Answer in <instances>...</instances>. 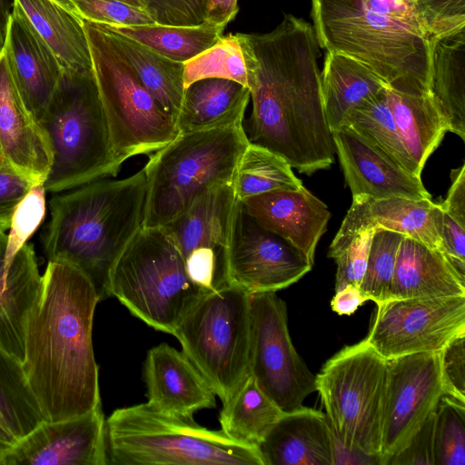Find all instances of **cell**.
<instances>
[{
	"mask_svg": "<svg viewBox=\"0 0 465 465\" xmlns=\"http://www.w3.org/2000/svg\"><path fill=\"white\" fill-rule=\"evenodd\" d=\"M255 56L248 139L312 174L334 162L318 65L320 45L311 24L285 14L271 32L249 34Z\"/></svg>",
	"mask_w": 465,
	"mask_h": 465,
	"instance_id": "obj_1",
	"label": "cell"
},
{
	"mask_svg": "<svg viewBox=\"0 0 465 465\" xmlns=\"http://www.w3.org/2000/svg\"><path fill=\"white\" fill-rule=\"evenodd\" d=\"M76 267L48 262L39 301L25 326L23 370L46 421L83 415L101 404L92 330L100 302Z\"/></svg>",
	"mask_w": 465,
	"mask_h": 465,
	"instance_id": "obj_2",
	"label": "cell"
},
{
	"mask_svg": "<svg viewBox=\"0 0 465 465\" xmlns=\"http://www.w3.org/2000/svg\"><path fill=\"white\" fill-rule=\"evenodd\" d=\"M320 47L361 63L398 92L429 95L434 38L417 0H311Z\"/></svg>",
	"mask_w": 465,
	"mask_h": 465,
	"instance_id": "obj_3",
	"label": "cell"
},
{
	"mask_svg": "<svg viewBox=\"0 0 465 465\" xmlns=\"http://www.w3.org/2000/svg\"><path fill=\"white\" fill-rule=\"evenodd\" d=\"M146 189L143 168L124 179H99L54 195L43 236L48 262L76 267L91 280L100 300L109 298L110 270L143 226Z\"/></svg>",
	"mask_w": 465,
	"mask_h": 465,
	"instance_id": "obj_4",
	"label": "cell"
},
{
	"mask_svg": "<svg viewBox=\"0 0 465 465\" xmlns=\"http://www.w3.org/2000/svg\"><path fill=\"white\" fill-rule=\"evenodd\" d=\"M105 430L112 465H264L258 446L148 401L114 411Z\"/></svg>",
	"mask_w": 465,
	"mask_h": 465,
	"instance_id": "obj_5",
	"label": "cell"
},
{
	"mask_svg": "<svg viewBox=\"0 0 465 465\" xmlns=\"http://www.w3.org/2000/svg\"><path fill=\"white\" fill-rule=\"evenodd\" d=\"M250 143L243 123L179 134L146 164L143 227H159L185 212L200 196L232 183Z\"/></svg>",
	"mask_w": 465,
	"mask_h": 465,
	"instance_id": "obj_6",
	"label": "cell"
},
{
	"mask_svg": "<svg viewBox=\"0 0 465 465\" xmlns=\"http://www.w3.org/2000/svg\"><path fill=\"white\" fill-rule=\"evenodd\" d=\"M39 124L53 159L44 183L46 192L62 193L115 176L108 126L92 71H64Z\"/></svg>",
	"mask_w": 465,
	"mask_h": 465,
	"instance_id": "obj_7",
	"label": "cell"
},
{
	"mask_svg": "<svg viewBox=\"0 0 465 465\" xmlns=\"http://www.w3.org/2000/svg\"><path fill=\"white\" fill-rule=\"evenodd\" d=\"M109 297L136 318L169 334L206 293L187 275L181 253L162 226L143 227L114 262Z\"/></svg>",
	"mask_w": 465,
	"mask_h": 465,
	"instance_id": "obj_8",
	"label": "cell"
},
{
	"mask_svg": "<svg viewBox=\"0 0 465 465\" xmlns=\"http://www.w3.org/2000/svg\"><path fill=\"white\" fill-rule=\"evenodd\" d=\"M83 23L115 160L122 165L160 150L178 135L175 121L142 85L108 35L95 23Z\"/></svg>",
	"mask_w": 465,
	"mask_h": 465,
	"instance_id": "obj_9",
	"label": "cell"
},
{
	"mask_svg": "<svg viewBox=\"0 0 465 465\" xmlns=\"http://www.w3.org/2000/svg\"><path fill=\"white\" fill-rule=\"evenodd\" d=\"M173 335L226 404L250 375V294L232 285L204 294Z\"/></svg>",
	"mask_w": 465,
	"mask_h": 465,
	"instance_id": "obj_10",
	"label": "cell"
},
{
	"mask_svg": "<svg viewBox=\"0 0 465 465\" xmlns=\"http://www.w3.org/2000/svg\"><path fill=\"white\" fill-rule=\"evenodd\" d=\"M386 381L387 360L365 339L342 348L315 376L327 421L345 446L381 457Z\"/></svg>",
	"mask_w": 465,
	"mask_h": 465,
	"instance_id": "obj_11",
	"label": "cell"
},
{
	"mask_svg": "<svg viewBox=\"0 0 465 465\" xmlns=\"http://www.w3.org/2000/svg\"><path fill=\"white\" fill-rule=\"evenodd\" d=\"M287 320L286 304L276 292L250 294V374L283 412L304 407L316 391L315 375L296 351Z\"/></svg>",
	"mask_w": 465,
	"mask_h": 465,
	"instance_id": "obj_12",
	"label": "cell"
},
{
	"mask_svg": "<svg viewBox=\"0 0 465 465\" xmlns=\"http://www.w3.org/2000/svg\"><path fill=\"white\" fill-rule=\"evenodd\" d=\"M240 202L232 183L222 185L162 226L181 253L188 277L204 293L231 285L228 255Z\"/></svg>",
	"mask_w": 465,
	"mask_h": 465,
	"instance_id": "obj_13",
	"label": "cell"
},
{
	"mask_svg": "<svg viewBox=\"0 0 465 465\" xmlns=\"http://www.w3.org/2000/svg\"><path fill=\"white\" fill-rule=\"evenodd\" d=\"M465 332V296L389 299L377 305L365 338L385 360L437 352Z\"/></svg>",
	"mask_w": 465,
	"mask_h": 465,
	"instance_id": "obj_14",
	"label": "cell"
},
{
	"mask_svg": "<svg viewBox=\"0 0 465 465\" xmlns=\"http://www.w3.org/2000/svg\"><path fill=\"white\" fill-rule=\"evenodd\" d=\"M444 394L440 351L420 352L387 360L381 460L402 450Z\"/></svg>",
	"mask_w": 465,
	"mask_h": 465,
	"instance_id": "obj_15",
	"label": "cell"
},
{
	"mask_svg": "<svg viewBox=\"0 0 465 465\" xmlns=\"http://www.w3.org/2000/svg\"><path fill=\"white\" fill-rule=\"evenodd\" d=\"M306 256L260 226L240 202L228 255L230 284L249 294L276 292L311 271Z\"/></svg>",
	"mask_w": 465,
	"mask_h": 465,
	"instance_id": "obj_16",
	"label": "cell"
},
{
	"mask_svg": "<svg viewBox=\"0 0 465 465\" xmlns=\"http://www.w3.org/2000/svg\"><path fill=\"white\" fill-rule=\"evenodd\" d=\"M102 404L71 419L43 421L0 456V465H108Z\"/></svg>",
	"mask_w": 465,
	"mask_h": 465,
	"instance_id": "obj_17",
	"label": "cell"
},
{
	"mask_svg": "<svg viewBox=\"0 0 465 465\" xmlns=\"http://www.w3.org/2000/svg\"><path fill=\"white\" fill-rule=\"evenodd\" d=\"M443 210L431 199L352 196V203L332 240L327 256L334 259L360 232L382 228L441 250ZM441 252V251H440Z\"/></svg>",
	"mask_w": 465,
	"mask_h": 465,
	"instance_id": "obj_18",
	"label": "cell"
},
{
	"mask_svg": "<svg viewBox=\"0 0 465 465\" xmlns=\"http://www.w3.org/2000/svg\"><path fill=\"white\" fill-rule=\"evenodd\" d=\"M2 50L25 104L39 122L64 69L15 0Z\"/></svg>",
	"mask_w": 465,
	"mask_h": 465,
	"instance_id": "obj_19",
	"label": "cell"
},
{
	"mask_svg": "<svg viewBox=\"0 0 465 465\" xmlns=\"http://www.w3.org/2000/svg\"><path fill=\"white\" fill-rule=\"evenodd\" d=\"M332 138L352 196L430 198L420 177L407 173L350 127L333 131Z\"/></svg>",
	"mask_w": 465,
	"mask_h": 465,
	"instance_id": "obj_20",
	"label": "cell"
},
{
	"mask_svg": "<svg viewBox=\"0 0 465 465\" xmlns=\"http://www.w3.org/2000/svg\"><path fill=\"white\" fill-rule=\"evenodd\" d=\"M0 144L4 159L34 183H44L53 153L39 122L25 104L0 52Z\"/></svg>",
	"mask_w": 465,
	"mask_h": 465,
	"instance_id": "obj_21",
	"label": "cell"
},
{
	"mask_svg": "<svg viewBox=\"0 0 465 465\" xmlns=\"http://www.w3.org/2000/svg\"><path fill=\"white\" fill-rule=\"evenodd\" d=\"M242 203L260 226L284 239L314 263L317 243L331 217L322 201L302 185L298 190L253 196Z\"/></svg>",
	"mask_w": 465,
	"mask_h": 465,
	"instance_id": "obj_22",
	"label": "cell"
},
{
	"mask_svg": "<svg viewBox=\"0 0 465 465\" xmlns=\"http://www.w3.org/2000/svg\"><path fill=\"white\" fill-rule=\"evenodd\" d=\"M143 378L147 401L186 417L216 406L215 393L183 351L161 343L147 351Z\"/></svg>",
	"mask_w": 465,
	"mask_h": 465,
	"instance_id": "obj_23",
	"label": "cell"
},
{
	"mask_svg": "<svg viewBox=\"0 0 465 465\" xmlns=\"http://www.w3.org/2000/svg\"><path fill=\"white\" fill-rule=\"evenodd\" d=\"M7 234L0 229V345L21 362L28 317L40 299V274L33 244L25 243L5 263Z\"/></svg>",
	"mask_w": 465,
	"mask_h": 465,
	"instance_id": "obj_24",
	"label": "cell"
},
{
	"mask_svg": "<svg viewBox=\"0 0 465 465\" xmlns=\"http://www.w3.org/2000/svg\"><path fill=\"white\" fill-rule=\"evenodd\" d=\"M264 465H333L332 431L323 412H283L258 444Z\"/></svg>",
	"mask_w": 465,
	"mask_h": 465,
	"instance_id": "obj_25",
	"label": "cell"
},
{
	"mask_svg": "<svg viewBox=\"0 0 465 465\" xmlns=\"http://www.w3.org/2000/svg\"><path fill=\"white\" fill-rule=\"evenodd\" d=\"M465 296V278L442 252L404 236L397 254L390 299Z\"/></svg>",
	"mask_w": 465,
	"mask_h": 465,
	"instance_id": "obj_26",
	"label": "cell"
},
{
	"mask_svg": "<svg viewBox=\"0 0 465 465\" xmlns=\"http://www.w3.org/2000/svg\"><path fill=\"white\" fill-rule=\"evenodd\" d=\"M249 88L222 78L196 81L185 88L175 120L179 134L207 131L243 123Z\"/></svg>",
	"mask_w": 465,
	"mask_h": 465,
	"instance_id": "obj_27",
	"label": "cell"
},
{
	"mask_svg": "<svg viewBox=\"0 0 465 465\" xmlns=\"http://www.w3.org/2000/svg\"><path fill=\"white\" fill-rule=\"evenodd\" d=\"M386 87V83L361 63L340 53L327 52L321 72V89L331 133L343 126L352 109Z\"/></svg>",
	"mask_w": 465,
	"mask_h": 465,
	"instance_id": "obj_28",
	"label": "cell"
},
{
	"mask_svg": "<svg viewBox=\"0 0 465 465\" xmlns=\"http://www.w3.org/2000/svg\"><path fill=\"white\" fill-rule=\"evenodd\" d=\"M429 95L447 131L465 141V30L434 41Z\"/></svg>",
	"mask_w": 465,
	"mask_h": 465,
	"instance_id": "obj_29",
	"label": "cell"
},
{
	"mask_svg": "<svg viewBox=\"0 0 465 465\" xmlns=\"http://www.w3.org/2000/svg\"><path fill=\"white\" fill-rule=\"evenodd\" d=\"M32 25L52 49L63 68L75 73L92 71L83 19L54 0H15Z\"/></svg>",
	"mask_w": 465,
	"mask_h": 465,
	"instance_id": "obj_30",
	"label": "cell"
},
{
	"mask_svg": "<svg viewBox=\"0 0 465 465\" xmlns=\"http://www.w3.org/2000/svg\"><path fill=\"white\" fill-rule=\"evenodd\" d=\"M95 24L108 35L142 85L175 121L185 91L184 63L172 60L143 44Z\"/></svg>",
	"mask_w": 465,
	"mask_h": 465,
	"instance_id": "obj_31",
	"label": "cell"
},
{
	"mask_svg": "<svg viewBox=\"0 0 465 465\" xmlns=\"http://www.w3.org/2000/svg\"><path fill=\"white\" fill-rule=\"evenodd\" d=\"M388 104L400 140L422 172L427 159L439 146L447 131L430 95H416L388 87Z\"/></svg>",
	"mask_w": 465,
	"mask_h": 465,
	"instance_id": "obj_32",
	"label": "cell"
},
{
	"mask_svg": "<svg viewBox=\"0 0 465 465\" xmlns=\"http://www.w3.org/2000/svg\"><path fill=\"white\" fill-rule=\"evenodd\" d=\"M283 411L250 374L219 414L221 430L231 439L258 446Z\"/></svg>",
	"mask_w": 465,
	"mask_h": 465,
	"instance_id": "obj_33",
	"label": "cell"
},
{
	"mask_svg": "<svg viewBox=\"0 0 465 465\" xmlns=\"http://www.w3.org/2000/svg\"><path fill=\"white\" fill-rule=\"evenodd\" d=\"M255 56L249 34L230 33L184 63L183 85L206 78H222L249 88Z\"/></svg>",
	"mask_w": 465,
	"mask_h": 465,
	"instance_id": "obj_34",
	"label": "cell"
},
{
	"mask_svg": "<svg viewBox=\"0 0 465 465\" xmlns=\"http://www.w3.org/2000/svg\"><path fill=\"white\" fill-rule=\"evenodd\" d=\"M105 28L127 36L155 50L163 55L182 63L213 45L224 27L203 23L195 26H172L158 24L143 25H110Z\"/></svg>",
	"mask_w": 465,
	"mask_h": 465,
	"instance_id": "obj_35",
	"label": "cell"
},
{
	"mask_svg": "<svg viewBox=\"0 0 465 465\" xmlns=\"http://www.w3.org/2000/svg\"><path fill=\"white\" fill-rule=\"evenodd\" d=\"M388 87L352 109L343 126H348L407 173L420 177L421 172L398 135L387 99ZM342 127V126H341Z\"/></svg>",
	"mask_w": 465,
	"mask_h": 465,
	"instance_id": "obj_36",
	"label": "cell"
},
{
	"mask_svg": "<svg viewBox=\"0 0 465 465\" xmlns=\"http://www.w3.org/2000/svg\"><path fill=\"white\" fill-rule=\"evenodd\" d=\"M43 421L22 362L0 345V423L17 441Z\"/></svg>",
	"mask_w": 465,
	"mask_h": 465,
	"instance_id": "obj_37",
	"label": "cell"
},
{
	"mask_svg": "<svg viewBox=\"0 0 465 465\" xmlns=\"http://www.w3.org/2000/svg\"><path fill=\"white\" fill-rule=\"evenodd\" d=\"M232 185L238 200L243 202L274 191L298 190L302 183L283 158L250 143L237 163Z\"/></svg>",
	"mask_w": 465,
	"mask_h": 465,
	"instance_id": "obj_38",
	"label": "cell"
},
{
	"mask_svg": "<svg viewBox=\"0 0 465 465\" xmlns=\"http://www.w3.org/2000/svg\"><path fill=\"white\" fill-rule=\"evenodd\" d=\"M404 235L374 228L368 262L360 290L366 300L377 305L390 299V289L400 244Z\"/></svg>",
	"mask_w": 465,
	"mask_h": 465,
	"instance_id": "obj_39",
	"label": "cell"
},
{
	"mask_svg": "<svg viewBox=\"0 0 465 465\" xmlns=\"http://www.w3.org/2000/svg\"><path fill=\"white\" fill-rule=\"evenodd\" d=\"M434 465L465 464V402L443 394L435 410Z\"/></svg>",
	"mask_w": 465,
	"mask_h": 465,
	"instance_id": "obj_40",
	"label": "cell"
},
{
	"mask_svg": "<svg viewBox=\"0 0 465 465\" xmlns=\"http://www.w3.org/2000/svg\"><path fill=\"white\" fill-rule=\"evenodd\" d=\"M45 193L44 183L34 184L16 206L7 233V265L42 223L45 214Z\"/></svg>",
	"mask_w": 465,
	"mask_h": 465,
	"instance_id": "obj_41",
	"label": "cell"
},
{
	"mask_svg": "<svg viewBox=\"0 0 465 465\" xmlns=\"http://www.w3.org/2000/svg\"><path fill=\"white\" fill-rule=\"evenodd\" d=\"M82 19L110 25L156 24L143 8L119 0H72Z\"/></svg>",
	"mask_w": 465,
	"mask_h": 465,
	"instance_id": "obj_42",
	"label": "cell"
},
{
	"mask_svg": "<svg viewBox=\"0 0 465 465\" xmlns=\"http://www.w3.org/2000/svg\"><path fill=\"white\" fill-rule=\"evenodd\" d=\"M434 40L465 30V0H417Z\"/></svg>",
	"mask_w": 465,
	"mask_h": 465,
	"instance_id": "obj_43",
	"label": "cell"
},
{
	"mask_svg": "<svg viewBox=\"0 0 465 465\" xmlns=\"http://www.w3.org/2000/svg\"><path fill=\"white\" fill-rule=\"evenodd\" d=\"M374 229L360 232L347 247L334 258L337 264L335 292L347 284L360 287L363 279Z\"/></svg>",
	"mask_w": 465,
	"mask_h": 465,
	"instance_id": "obj_44",
	"label": "cell"
},
{
	"mask_svg": "<svg viewBox=\"0 0 465 465\" xmlns=\"http://www.w3.org/2000/svg\"><path fill=\"white\" fill-rule=\"evenodd\" d=\"M141 3L158 25L195 26L203 23L206 0H141Z\"/></svg>",
	"mask_w": 465,
	"mask_h": 465,
	"instance_id": "obj_45",
	"label": "cell"
},
{
	"mask_svg": "<svg viewBox=\"0 0 465 465\" xmlns=\"http://www.w3.org/2000/svg\"><path fill=\"white\" fill-rule=\"evenodd\" d=\"M440 365L444 394L465 402V332L440 351Z\"/></svg>",
	"mask_w": 465,
	"mask_h": 465,
	"instance_id": "obj_46",
	"label": "cell"
},
{
	"mask_svg": "<svg viewBox=\"0 0 465 465\" xmlns=\"http://www.w3.org/2000/svg\"><path fill=\"white\" fill-rule=\"evenodd\" d=\"M34 184L5 159L0 161V229L9 228L16 206Z\"/></svg>",
	"mask_w": 465,
	"mask_h": 465,
	"instance_id": "obj_47",
	"label": "cell"
},
{
	"mask_svg": "<svg viewBox=\"0 0 465 465\" xmlns=\"http://www.w3.org/2000/svg\"><path fill=\"white\" fill-rule=\"evenodd\" d=\"M434 418L435 411L414 433L408 444L390 459L388 464L434 465Z\"/></svg>",
	"mask_w": 465,
	"mask_h": 465,
	"instance_id": "obj_48",
	"label": "cell"
},
{
	"mask_svg": "<svg viewBox=\"0 0 465 465\" xmlns=\"http://www.w3.org/2000/svg\"><path fill=\"white\" fill-rule=\"evenodd\" d=\"M440 251L458 273L465 278V226L444 212Z\"/></svg>",
	"mask_w": 465,
	"mask_h": 465,
	"instance_id": "obj_49",
	"label": "cell"
},
{
	"mask_svg": "<svg viewBox=\"0 0 465 465\" xmlns=\"http://www.w3.org/2000/svg\"><path fill=\"white\" fill-rule=\"evenodd\" d=\"M450 178L451 185L440 206L445 213L465 226V164L452 170Z\"/></svg>",
	"mask_w": 465,
	"mask_h": 465,
	"instance_id": "obj_50",
	"label": "cell"
},
{
	"mask_svg": "<svg viewBox=\"0 0 465 465\" xmlns=\"http://www.w3.org/2000/svg\"><path fill=\"white\" fill-rule=\"evenodd\" d=\"M238 0H206L203 23L224 27L238 14Z\"/></svg>",
	"mask_w": 465,
	"mask_h": 465,
	"instance_id": "obj_51",
	"label": "cell"
},
{
	"mask_svg": "<svg viewBox=\"0 0 465 465\" xmlns=\"http://www.w3.org/2000/svg\"><path fill=\"white\" fill-rule=\"evenodd\" d=\"M366 301L359 286L347 284L335 292L331 306L340 315H351Z\"/></svg>",
	"mask_w": 465,
	"mask_h": 465,
	"instance_id": "obj_52",
	"label": "cell"
},
{
	"mask_svg": "<svg viewBox=\"0 0 465 465\" xmlns=\"http://www.w3.org/2000/svg\"><path fill=\"white\" fill-rule=\"evenodd\" d=\"M333 465L381 464V457L367 455L341 443L332 433Z\"/></svg>",
	"mask_w": 465,
	"mask_h": 465,
	"instance_id": "obj_53",
	"label": "cell"
},
{
	"mask_svg": "<svg viewBox=\"0 0 465 465\" xmlns=\"http://www.w3.org/2000/svg\"><path fill=\"white\" fill-rule=\"evenodd\" d=\"M13 3L14 0H0V52L5 45Z\"/></svg>",
	"mask_w": 465,
	"mask_h": 465,
	"instance_id": "obj_54",
	"label": "cell"
},
{
	"mask_svg": "<svg viewBox=\"0 0 465 465\" xmlns=\"http://www.w3.org/2000/svg\"><path fill=\"white\" fill-rule=\"evenodd\" d=\"M15 442V438L0 423V444L11 446Z\"/></svg>",
	"mask_w": 465,
	"mask_h": 465,
	"instance_id": "obj_55",
	"label": "cell"
},
{
	"mask_svg": "<svg viewBox=\"0 0 465 465\" xmlns=\"http://www.w3.org/2000/svg\"><path fill=\"white\" fill-rule=\"evenodd\" d=\"M60 5H62L64 8L67 9L68 11L72 12L73 14L80 16V15L77 12L76 7L74 6L72 0H54ZM81 17V16H80ZM82 18V17H81Z\"/></svg>",
	"mask_w": 465,
	"mask_h": 465,
	"instance_id": "obj_56",
	"label": "cell"
},
{
	"mask_svg": "<svg viewBox=\"0 0 465 465\" xmlns=\"http://www.w3.org/2000/svg\"><path fill=\"white\" fill-rule=\"evenodd\" d=\"M119 1L124 2L126 4H129V5H133V6L143 8L141 0H119Z\"/></svg>",
	"mask_w": 465,
	"mask_h": 465,
	"instance_id": "obj_57",
	"label": "cell"
},
{
	"mask_svg": "<svg viewBox=\"0 0 465 465\" xmlns=\"http://www.w3.org/2000/svg\"><path fill=\"white\" fill-rule=\"evenodd\" d=\"M10 446L8 445H3V444H0V456L2 455V453L6 450L8 449Z\"/></svg>",
	"mask_w": 465,
	"mask_h": 465,
	"instance_id": "obj_58",
	"label": "cell"
},
{
	"mask_svg": "<svg viewBox=\"0 0 465 465\" xmlns=\"http://www.w3.org/2000/svg\"><path fill=\"white\" fill-rule=\"evenodd\" d=\"M2 159H4V157H3V154H2V149H1V144H0V161H1Z\"/></svg>",
	"mask_w": 465,
	"mask_h": 465,
	"instance_id": "obj_59",
	"label": "cell"
}]
</instances>
